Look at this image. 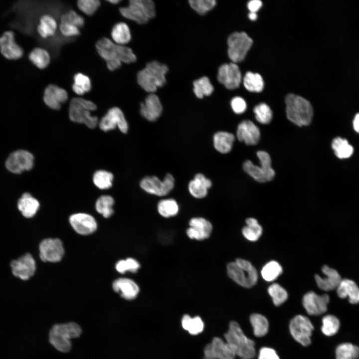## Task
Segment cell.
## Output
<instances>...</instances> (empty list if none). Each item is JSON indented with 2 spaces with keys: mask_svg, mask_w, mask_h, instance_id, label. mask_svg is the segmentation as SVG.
Returning a JSON list of instances; mask_svg holds the SVG:
<instances>
[{
  "mask_svg": "<svg viewBox=\"0 0 359 359\" xmlns=\"http://www.w3.org/2000/svg\"><path fill=\"white\" fill-rule=\"evenodd\" d=\"M224 337L226 342L236 356L245 359L254 358L256 354L255 343L244 334L236 322L231 321L230 323Z\"/></svg>",
  "mask_w": 359,
  "mask_h": 359,
  "instance_id": "cell-1",
  "label": "cell"
},
{
  "mask_svg": "<svg viewBox=\"0 0 359 359\" xmlns=\"http://www.w3.org/2000/svg\"><path fill=\"white\" fill-rule=\"evenodd\" d=\"M287 118L298 126L309 125L312 122L313 109L310 102L304 98L294 94H289L285 98Z\"/></svg>",
  "mask_w": 359,
  "mask_h": 359,
  "instance_id": "cell-2",
  "label": "cell"
},
{
  "mask_svg": "<svg viewBox=\"0 0 359 359\" xmlns=\"http://www.w3.org/2000/svg\"><path fill=\"white\" fill-rule=\"evenodd\" d=\"M168 71V67L166 64L156 60L151 61L138 72L137 82L146 92L153 93L166 83Z\"/></svg>",
  "mask_w": 359,
  "mask_h": 359,
  "instance_id": "cell-3",
  "label": "cell"
},
{
  "mask_svg": "<svg viewBox=\"0 0 359 359\" xmlns=\"http://www.w3.org/2000/svg\"><path fill=\"white\" fill-rule=\"evenodd\" d=\"M81 332L80 327L75 323L56 324L50 331L49 342L58 351L67 353L71 348L70 340L79 337Z\"/></svg>",
  "mask_w": 359,
  "mask_h": 359,
  "instance_id": "cell-4",
  "label": "cell"
},
{
  "mask_svg": "<svg viewBox=\"0 0 359 359\" xmlns=\"http://www.w3.org/2000/svg\"><path fill=\"white\" fill-rule=\"evenodd\" d=\"M96 109L97 106L92 101L80 97L73 98L69 103V117L73 122L84 124L93 129L97 126L98 119L91 112Z\"/></svg>",
  "mask_w": 359,
  "mask_h": 359,
  "instance_id": "cell-5",
  "label": "cell"
},
{
  "mask_svg": "<svg viewBox=\"0 0 359 359\" xmlns=\"http://www.w3.org/2000/svg\"><path fill=\"white\" fill-rule=\"evenodd\" d=\"M124 17L138 24L146 23L156 15L155 4L151 0H131L128 5L119 9Z\"/></svg>",
  "mask_w": 359,
  "mask_h": 359,
  "instance_id": "cell-6",
  "label": "cell"
},
{
  "mask_svg": "<svg viewBox=\"0 0 359 359\" xmlns=\"http://www.w3.org/2000/svg\"><path fill=\"white\" fill-rule=\"evenodd\" d=\"M260 166L254 165L251 161H246L243 165L244 171L254 180L259 182L271 181L275 173L271 166V159L266 152L259 151L257 152Z\"/></svg>",
  "mask_w": 359,
  "mask_h": 359,
  "instance_id": "cell-7",
  "label": "cell"
},
{
  "mask_svg": "<svg viewBox=\"0 0 359 359\" xmlns=\"http://www.w3.org/2000/svg\"><path fill=\"white\" fill-rule=\"evenodd\" d=\"M228 55L234 63L243 60L252 44V39L244 32H235L227 39Z\"/></svg>",
  "mask_w": 359,
  "mask_h": 359,
  "instance_id": "cell-8",
  "label": "cell"
},
{
  "mask_svg": "<svg viewBox=\"0 0 359 359\" xmlns=\"http://www.w3.org/2000/svg\"><path fill=\"white\" fill-rule=\"evenodd\" d=\"M140 185L148 193L162 196L168 194L174 188L175 179L169 173L163 180L155 176H146L142 179Z\"/></svg>",
  "mask_w": 359,
  "mask_h": 359,
  "instance_id": "cell-9",
  "label": "cell"
},
{
  "mask_svg": "<svg viewBox=\"0 0 359 359\" xmlns=\"http://www.w3.org/2000/svg\"><path fill=\"white\" fill-rule=\"evenodd\" d=\"M95 46L99 55L106 61L109 70L114 71L121 67L122 63L119 57L118 44L103 37L96 42Z\"/></svg>",
  "mask_w": 359,
  "mask_h": 359,
  "instance_id": "cell-10",
  "label": "cell"
},
{
  "mask_svg": "<svg viewBox=\"0 0 359 359\" xmlns=\"http://www.w3.org/2000/svg\"><path fill=\"white\" fill-rule=\"evenodd\" d=\"M289 329L292 337L299 343L304 346L310 345L314 326L307 317L301 315L296 316L290 322Z\"/></svg>",
  "mask_w": 359,
  "mask_h": 359,
  "instance_id": "cell-11",
  "label": "cell"
},
{
  "mask_svg": "<svg viewBox=\"0 0 359 359\" xmlns=\"http://www.w3.org/2000/svg\"><path fill=\"white\" fill-rule=\"evenodd\" d=\"M226 269L228 276L243 287L252 288L257 282L258 273L255 267L247 270L238 266L235 262H230L227 264Z\"/></svg>",
  "mask_w": 359,
  "mask_h": 359,
  "instance_id": "cell-12",
  "label": "cell"
},
{
  "mask_svg": "<svg viewBox=\"0 0 359 359\" xmlns=\"http://www.w3.org/2000/svg\"><path fill=\"white\" fill-rule=\"evenodd\" d=\"M36 262L31 254L26 253L10 263L12 275L23 281L32 277L36 271Z\"/></svg>",
  "mask_w": 359,
  "mask_h": 359,
  "instance_id": "cell-13",
  "label": "cell"
},
{
  "mask_svg": "<svg viewBox=\"0 0 359 359\" xmlns=\"http://www.w3.org/2000/svg\"><path fill=\"white\" fill-rule=\"evenodd\" d=\"M99 125L101 130L104 132L114 130L116 127L124 134L128 130V124L124 115L122 111L117 107L109 109L101 118Z\"/></svg>",
  "mask_w": 359,
  "mask_h": 359,
  "instance_id": "cell-14",
  "label": "cell"
},
{
  "mask_svg": "<svg viewBox=\"0 0 359 359\" xmlns=\"http://www.w3.org/2000/svg\"><path fill=\"white\" fill-rule=\"evenodd\" d=\"M34 158L27 151L19 150L12 153L6 159V169L14 174H20L31 170L33 166Z\"/></svg>",
  "mask_w": 359,
  "mask_h": 359,
  "instance_id": "cell-15",
  "label": "cell"
},
{
  "mask_svg": "<svg viewBox=\"0 0 359 359\" xmlns=\"http://www.w3.org/2000/svg\"><path fill=\"white\" fill-rule=\"evenodd\" d=\"M39 257L43 262H58L64 253L62 242L57 238L43 240L39 244Z\"/></svg>",
  "mask_w": 359,
  "mask_h": 359,
  "instance_id": "cell-16",
  "label": "cell"
},
{
  "mask_svg": "<svg viewBox=\"0 0 359 359\" xmlns=\"http://www.w3.org/2000/svg\"><path fill=\"white\" fill-rule=\"evenodd\" d=\"M217 80L228 89L238 88L242 80L238 66L234 62L223 64L218 68Z\"/></svg>",
  "mask_w": 359,
  "mask_h": 359,
  "instance_id": "cell-17",
  "label": "cell"
},
{
  "mask_svg": "<svg viewBox=\"0 0 359 359\" xmlns=\"http://www.w3.org/2000/svg\"><path fill=\"white\" fill-rule=\"evenodd\" d=\"M330 297L327 294L319 295L313 291L305 294L303 298V305L308 314L318 316L327 310Z\"/></svg>",
  "mask_w": 359,
  "mask_h": 359,
  "instance_id": "cell-18",
  "label": "cell"
},
{
  "mask_svg": "<svg viewBox=\"0 0 359 359\" xmlns=\"http://www.w3.org/2000/svg\"><path fill=\"white\" fill-rule=\"evenodd\" d=\"M203 353L204 357L212 359H234L236 356L228 344L218 337L205 347Z\"/></svg>",
  "mask_w": 359,
  "mask_h": 359,
  "instance_id": "cell-19",
  "label": "cell"
},
{
  "mask_svg": "<svg viewBox=\"0 0 359 359\" xmlns=\"http://www.w3.org/2000/svg\"><path fill=\"white\" fill-rule=\"evenodd\" d=\"M189 225L186 233L191 239L200 241L207 239L212 230L211 222L201 217L191 218L189 221Z\"/></svg>",
  "mask_w": 359,
  "mask_h": 359,
  "instance_id": "cell-20",
  "label": "cell"
},
{
  "mask_svg": "<svg viewBox=\"0 0 359 359\" xmlns=\"http://www.w3.org/2000/svg\"><path fill=\"white\" fill-rule=\"evenodd\" d=\"M68 93L63 88L55 84L48 85L45 89L43 101L50 108L58 110L68 99Z\"/></svg>",
  "mask_w": 359,
  "mask_h": 359,
  "instance_id": "cell-21",
  "label": "cell"
},
{
  "mask_svg": "<svg viewBox=\"0 0 359 359\" xmlns=\"http://www.w3.org/2000/svg\"><path fill=\"white\" fill-rule=\"evenodd\" d=\"M69 222L74 230L81 235L90 234L96 230L97 227L95 218L84 213L71 215L69 217Z\"/></svg>",
  "mask_w": 359,
  "mask_h": 359,
  "instance_id": "cell-22",
  "label": "cell"
},
{
  "mask_svg": "<svg viewBox=\"0 0 359 359\" xmlns=\"http://www.w3.org/2000/svg\"><path fill=\"white\" fill-rule=\"evenodd\" d=\"M236 137L239 141L247 145H255L260 140V130L251 121L244 120L237 126Z\"/></svg>",
  "mask_w": 359,
  "mask_h": 359,
  "instance_id": "cell-23",
  "label": "cell"
},
{
  "mask_svg": "<svg viewBox=\"0 0 359 359\" xmlns=\"http://www.w3.org/2000/svg\"><path fill=\"white\" fill-rule=\"evenodd\" d=\"M0 51L9 59H18L23 53L22 48L15 41L13 32L9 30L5 31L0 37Z\"/></svg>",
  "mask_w": 359,
  "mask_h": 359,
  "instance_id": "cell-24",
  "label": "cell"
},
{
  "mask_svg": "<svg viewBox=\"0 0 359 359\" xmlns=\"http://www.w3.org/2000/svg\"><path fill=\"white\" fill-rule=\"evenodd\" d=\"M140 113L146 120L150 122L156 121L161 115L163 107L159 98L151 93L140 104Z\"/></svg>",
  "mask_w": 359,
  "mask_h": 359,
  "instance_id": "cell-25",
  "label": "cell"
},
{
  "mask_svg": "<svg viewBox=\"0 0 359 359\" xmlns=\"http://www.w3.org/2000/svg\"><path fill=\"white\" fill-rule=\"evenodd\" d=\"M322 271L326 276L325 277L322 278L317 274L315 275L318 287L325 291L336 289L342 280L338 271L328 265L323 266Z\"/></svg>",
  "mask_w": 359,
  "mask_h": 359,
  "instance_id": "cell-26",
  "label": "cell"
},
{
  "mask_svg": "<svg viewBox=\"0 0 359 359\" xmlns=\"http://www.w3.org/2000/svg\"><path fill=\"white\" fill-rule=\"evenodd\" d=\"M114 291L123 298L132 300L138 296L140 289L133 280L127 278H120L115 280L112 284Z\"/></svg>",
  "mask_w": 359,
  "mask_h": 359,
  "instance_id": "cell-27",
  "label": "cell"
},
{
  "mask_svg": "<svg viewBox=\"0 0 359 359\" xmlns=\"http://www.w3.org/2000/svg\"><path fill=\"white\" fill-rule=\"evenodd\" d=\"M336 291L340 298L348 297L350 303H359V287L354 281L348 279H342Z\"/></svg>",
  "mask_w": 359,
  "mask_h": 359,
  "instance_id": "cell-28",
  "label": "cell"
},
{
  "mask_svg": "<svg viewBox=\"0 0 359 359\" xmlns=\"http://www.w3.org/2000/svg\"><path fill=\"white\" fill-rule=\"evenodd\" d=\"M40 206L39 201L28 192L23 193L17 201V208L26 218L33 217Z\"/></svg>",
  "mask_w": 359,
  "mask_h": 359,
  "instance_id": "cell-29",
  "label": "cell"
},
{
  "mask_svg": "<svg viewBox=\"0 0 359 359\" xmlns=\"http://www.w3.org/2000/svg\"><path fill=\"white\" fill-rule=\"evenodd\" d=\"M234 140V135L225 131H218L213 137L214 147L221 154H227L231 151Z\"/></svg>",
  "mask_w": 359,
  "mask_h": 359,
  "instance_id": "cell-30",
  "label": "cell"
},
{
  "mask_svg": "<svg viewBox=\"0 0 359 359\" xmlns=\"http://www.w3.org/2000/svg\"><path fill=\"white\" fill-rule=\"evenodd\" d=\"M57 28V24L55 19L50 15L45 14L40 17L37 30L41 37L46 38L53 36Z\"/></svg>",
  "mask_w": 359,
  "mask_h": 359,
  "instance_id": "cell-31",
  "label": "cell"
},
{
  "mask_svg": "<svg viewBox=\"0 0 359 359\" xmlns=\"http://www.w3.org/2000/svg\"><path fill=\"white\" fill-rule=\"evenodd\" d=\"M111 37L115 43L124 45L131 39V34L128 25L123 22L114 24L111 30Z\"/></svg>",
  "mask_w": 359,
  "mask_h": 359,
  "instance_id": "cell-32",
  "label": "cell"
},
{
  "mask_svg": "<svg viewBox=\"0 0 359 359\" xmlns=\"http://www.w3.org/2000/svg\"><path fill=\"white\" fill-rule=\"evenodd\" d=\"M246 226L243 227L242 233L244 237L250 241H256L262 234L263 229L256 219L250 217L245 220Z\"/></svg>",
  "mask_w": 359,
  "mask_h": 359,
  "instance_id": "cell-33",
  "label": "cell"
},
{
  "mask_svg": "<svg viewBox=\"0 0 359 359\" xmlns=\"http://www.w3.org/2000/svg\"><path fill=\"white\" fill-rule=\"evenodd\" d=\"M72 85L73 92L78 95H83L91 90L92 84L89 77L82 73H77L73 76Z\"/></svg>",
  "mask_w": 359,
  "mask_h": 359,
  "instance_id": "cell-34",
  "label": "cell"
},
{
  "mask_svg": "<svg viewBox=\"0 0 359 359\" xmlns=\"http://www.w3.org/2000/svg\"><path fill=\"white\" fill-rule=\"evenodd\" d=\"M359 347L350 343H342L336 349V359H358Z\"/></svg>",
  "mask_w": 359,
  "mask_h": 359,
  "instance_id": "cell-35",
  "label": "cell"
},
{
  "mask_svg": "<svg viewBox=\"0 0 359 359\" xmlns=\"http://www.w3.org/2000/svg\"><path fill=\"white\" fill-rule=\"evenodd\" d=\"M332 147L335 155L340 159L348 158L354 152V148L348 141L341 137H337L333 140Z\"/></svg>",
  "mask_w": 359,
  "mask_h": 359,
  "instance_id": "cell-36",
  "label": "cell"
},
{
  "mask_svg": "<svg viewBox=\"0 0 359 359\" xmlns=\"http://www.w3.org/2000/svg\"><path fill=\"white\" fill-rule=\"evenodd\" d=\"M28 57L32 63L39 69L47 67L50 61L48 52L41 47L34 48L29 54Z\"/></svg>",
  "mask_w": 359,
  "mask_h": 359,
  "instance_id": "cell-37",
  "label": "cell"
},
{
  "mask_svg": "<svg viewBox=\"0 0 359 359\" xmlns=\"http://www.w3.org/2000/svg\"><path fill=\"white\" fill-rule=\"evenodd\" d=\"M243 84L245 88L251 92H260L264 88V81L262 76L257 73L248 71L243 78Z\"/></svg>",
  "mask_w": 359,
  "mask_h": 359,
  "instance_id": "cell-38",
  "label": "cell"
},
{
  "mask_svg": "<svg viewBox=\"0 0 359 359\" xmlns=\"http://www.w3.org/2000/svg\"><path fill=\"white\" fill-rule=\"evenodd\" d=\"M181 325L185 330L192 335L199 334L204 329V323L198 316L191 318L188 315H185L182 318Z\"/></svg>",
  "mask_w": 359,
  "mask_h": 359,
  "instance_id": "cell-39",
  "label": "cell"
},
{
  "mask_svg": "<svg viewBox=\"0 0 359 359\" xmlns=\"http://www.w3.org/2000/svg\"><path fill=\"white\" fill-rule=\"evenodd\" d=\"M157 209L159 213L162 216L169 218L174 216L178 213L179 206L174 199H164L158 202Z\"/></svg>",
  "mask_w": 359,
  "mask_h": 359,
  "instance_id": "cell-40",
  "label": "cell"
},
{
  "mask_svg": "<svg viewBox=\"0 0 359 359\" xmlns=\"http://www.w3.org/2000/svg\"><path fill=\"white\" fill-rule=\"evenodd\" d=\"M193 91L195 96L199 99L204 96L210 95L213 91V87L209 78L203 76L193 82Z\"/></svg>",
  "mask_w": 359,
  "mask_h": 359,
  "instance_id": "cell-41",
  "label": "cell"
},
{
  "mask_svg": "<svg viewBox=\"0 0 359 359\" xmlns=\"http://www.w3.org/2000/svg\"><path fill=\"white\" fill-rule=\"evenodd\" d=\"M250 321L255 336L261 337L267 333L269 323L265 317L259 314H253L250 316Z\"/></svg>",
  "mask_w": 359,
  "mask_h": 359,
  "instance_id": "cell-42",
  "label": "cell"
},
{
  "mask_svg": "<svg viewBox=\"0 0 359 359\" xmlns=\"http://www.w3.org/2000/svg\"><path fill=\"white\" fill-rule=\"evenodd\" d=\"M283 272L281 265L274 260L267 263L261 272L262 278L266 281L271 282L276 280Z\"/></svg>",
  "mask_w": 359,
  "mask_h": 359,
  "instance_id": "cell-43",
  "label": "cell"
},
{
  "mask_svg": "<svg viewBox=\"0 0 359 359\" xmlns=\"http://www.w3.org/2000/svg\"><path fill=\"white\" fill-rule=\"evenodd\" d=\"M114 203L113 198L109 195H103L97 200L95 207L97 211L104 217H110L114 212L113 205Z\"/></svg>",
  "mask_w": 359,
  "mask_h": 359,
  "instance_id": "cell-44",
  "label": "cell"
},
{
  "mask_svg": "<svg viewBox=\"0 0 359 359\" xmlns=\"http://www.w3.org/2000/svg\"><path fill=\"white\" fill-rule=\"evenodd\" d=\"M340 327L339 319L334 315H327L322 319L321 331L327 336H332L336 334Z\"/></svg>",
  "mask_w": 359,
  "mask_h": 359,
  "instance_id": "cell-45",
  "label": "cell"
},
{
  "mask_svg": "<svg viewBox=\"0 0 359 359\" xmlns=\"http://www.w3.org/2000/svg\"><path fill=\"white\" fill-rule=\"evenodd\" d=\"M113 175L105 170H99L95 172L93 177L94 184L99 189H106L112 186Z\"/></svg>",
  "mask_w": 359,
  "mask_h": 359,
  "instance_id": "cell-46",
  "label": "cell"
},
{
  "mask_svg": "<svg viewBox=\"0 0 359 359\" xmlns=\"http://www.w3.org/2000/svg\"><path fill=\"white\" fill-rule=\"evenodd\" d=\"M268 292L271 297L274 304L277 306L283 304L288 299L287 291L276 283L271 284L269 287Z\"/></svg>",
  "mask_w": 359,
  "mask_h": 359,
  "instance_id": "cell-47",
  "label": "cell"
},
{
  "mask_svg": "<svg viewBox=\"0 0 359 359\" xmlns=\"http://www.w3.org/2000/svg\"><path fill=\"white\" fill-rule=\"evenodd\" d=\"M253 112L256 120L261 124H267L272 119V111L265 103H261L256 105L254 108Z\"/></svg>",
  "mask_w": 359,
  "mask_h": 359,
  "instance_id": "cell-48",
  "label": "cell"
},
{
  "mask_svg": "<svg viewBox=\"0 0 359 359\" xmlns=\"http://www.w3.org/2000/svg\"><path fill=\"white\" fill-rule=\"evenodd\" d=\"M188 2L190 7L200 15H204L211 10L216 3L214 0H190Z\"/></svg>",
  "mask_w": 359,
  "mask_h": 359,
  "instance_id": "cell-49",
  "label": "cell"
},
{
  "mask_svg": "<svg viewBox=\"0 0 359 359\" xmlns=\"http://www.w3.org/2000/svg\"><path fill=\"white\" fill-rule=\"evenodd\" d=\"M140 267L139 262L132 258L119 260L116 264L117 271L121 274H124L128 271L136 273Z\"/></svg>",
  "mask_w": 359,
  "mask_h": 359,
  "instance_id": "cell-50",
  "label": "cell"
},
{
  "mask_svg": "<svg viewBox=\"0 0 359 359\" xmlns=\"http://www.w3.org/2000/svg\"><path fill=\"white\" fill-rule=\"evenodd\" d=\"M188 189L193 197L202 198L207 195L208 189L199 180L193 179L188 183Z\"/></svg>",
  "mask_w": 359,
  "mask_h": 359,
  "instance_id": "cell-51",
  "label": "cell"
},
{
  "mask_svg": "<svg viewBox=\"0 0 359 359\" xmlns=\"http://www.w3.org/2000/svg\"><path fill=\"white\" fill-rule=\"evenodd\" d=\"M100 4V1L98 0H79L77 2L79 10L89 16L96 12Z\"/></svg>",
  "mask_w": 359,
  "mask_h": 359,
  "instance_id": "cell-52",
  "label": "cell"
},
{
  "mask_svg": "<svg viewBox=\"0 0 359 359\" xmlns=\"http://www.w3.org/2000/svg\"><path fill=\"white\" fill-rule=\"evenodd\" d=\"M60 22H66L81 28L85 23L84 18L74 10H70L61 15Z\"/></svg>",
  "mask_w": 359,
  "mask_h": 359,
  "instance_id": "cell-53",
  "label": "cell"
},
{
  "mask_svg": "<svg viewBox=\"0 0 359 359\" xmlns=\"http://www.w3.org/2000/svg\"><path fill=\"white\" fill-rule=\"evenodd\" d=\"M59 30L61 33L66 37H73L80 34V30L77 26L66 22H60Z\"/></svg>",
  "mask_w": 359,
  "mask_h": 359,
  "instance_id": "cell-54",
  "label": "cell"
},
{
  "mask_svg": "<svg viewBox=\"0 0 359 359\" xmlns=\"http://www.w3.org/2000/svg\"><path fill=\"white\" fill-rule=\"evenodd\" d=\"M231 107L233 112L237 114L244 113L247 108L245 101L240 97H235L231 101Z\"/></svg>",
  "mask_w": 359,
  "mask_h": 359,
  "instance_id": "cell-55",
  "label": "cell"
},
{
  "mask_svg": "<svg viewBox=\"0 0 359 359\" xmlns=\"http://www.w3.org/2000/svg\"><path fill=\"white\" fill-rule=\"evenodd\" d=\"M258 359H280V358L274 350L263 347L259 351Z\"/></svg>",
  "mask_w": 359,
  "mask_h": 359,
  "instance_id": "cell-56",
  "label": "cell"
},
{
  "mask_svg": "<svg viewBox=\"0 0 359 359\" xmlns=\"http://www.w3.org/2000/svg\"><path fill=\"white\" fill-rule=\"evenodd\" d=\"M262 1L259 0H252L248 2L247 7L251 12H256L261 7Z\"/></svg>",
  "mask_w": 359,
  "mask_h": 359,
  "instance_id": "cell-57",
  "label": "cell"
},
{
  "mask_svg": "<svg viewBox=\"0 0 359 359\" xmlns=\"http://www.w3.org/2000/svg\"><path fill=\"white\" fill-rule=\"evenodd\" d=\"M194 179L202 183L208 189L210 188L212 186L211 181L209 179L206 178L202 174L198 173L196 174L194 177Z\"/></svg>",
  "mask_w": 359,
  "mask_h": 359,
  "instance_id": "cell-58",
  "label": "cell"
},
{
  "mask_svg": "<svg viewBox=\"0 0 359 359\" xmlns=\"http://www.w3.org/2000/svg\"><path fill=\"white\" fill-rule=\"evenodd\" d=\"M353 127L356 132L359 133V113L355 116L353 120Z\"/></svg>",
  "mask_w": 359,
  "mask_h": 359,
  "instance_id": "cell-59",
  "label": "cell"
},
{
  "mask_svg": "<svg viewBox=\"0 0 359 359\" xmlns=\"http://www.w3.org/2000/svg\"><path fill=\"white\" fill-rule=\"evenodd\" d=\"M248 17L250 19L252 20H255L256 19L257 15L256 12H250L248 14Z\"/></svg>",
  "mask_w": 359,
  "mask_h": 359,
  "instance_id": "cell-60",
  "label": "cell"
},
{
  "mask_svg": "<svg viewBox=\"0 0 359 359\" xmlns=\"http://www.w3.org/2000/svg\"><path fill=\"white\" fill-rule=\"evenodd\" d=\"M107 1H108L110 3L116 4H118L119 2H120V0H110Z\"/></svg>",
  "mask_w": 359,
  "mask_h": 359,
  "instance_id": "cell-61",
  "label": "cell"
},
{
  "mask_svg": "<svg viewBox=\"0 0 359 359\" xmlns=\"http://www.w3.org/2000/svg\"><path fill=\"white\" fill-rule=\"evenodd\" d=\"M202 359H212L209 358H207V357H204Z\"/></svg>",
  "mask_w": 359,
  "mask_h": 359,
  "instance_id": "cell-62",
  "label": "cell"
},
{
  "mask_svg": "<svg viewBox=\"0 0 359 359\" xmlns=\"http://www.w3.org/2000/svg\"></svg>",
  "mask_w": 359,
  "mask_h": 359,
  "instance_id": "cell-63",
  "label": "cell"
}]
</instances>
